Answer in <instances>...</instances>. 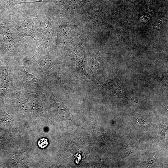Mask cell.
Segmentation results:
<instances>
[{"label": "cell", "instance_id": "obj_1", "mask_svg": "<svg viewBox=\"0 0 168 168\" xmlns=\"http://www.w3.org/2000/svg\"><path fill=\"white\" fill-rule=\"evenodd\" d=\"M9 75L10 82L21 90L25 96L33 93L40 96L48 92L42 88L37 78L26 70L22 62L11 61Z\"/></svg>", "mask_w": 168, "mask_h": 168}, {"label": "cell", "instance_id": "obj_2", "mask_svg": "<svg viewBox=\"0 0 168 168\" xmlns=\"http://www.w3.org/2000/svg\"><path fill=\"white\" fill-rule=\"evenodd\" d=\"M35 54L28 60H23V65L26 71L33 74L40 83L45 80L54 81L56 79V71L48 51L36 44Z\"/></svg>", "mask_w": 168, "mask_h": 168}, {"label": "cell", "instance_id": "obj_3", "mask_svg": "<svg viewBox=\"0 0 168 168\" xmlns=\"http://www.w3.org/2000/svg\"><path fill=\"white\" fill-rule=\"evenodd\" d=\"M10 63L6 58H0V97L4 103L10 82L9 75Z\"/></svg>", "mask_w": 168, "mask_h": 168}, {"label": "cell", "instance_id": "obj_4", "mask_svg": "<svg viewBox=\"0 0 168 168\" xmlns=\"http://www.w3.org/2000/svg\"><path fill=\"white\" fill-rule=\"evenodd\" d=\"M64 3L67 12L70 13L74 12L76 8V5L74 0H64Z\"/></svg>", "mask_w": 168, "mask_h": 168}, {"label": "cell", "instance_id": "obj_5", "mask_svg": "<svg viewBox=\"0 0 168 168\" xmlns=\"http://www.w3.org/2000/svg\"><path fill=\"white\" fill-rule=\"evenodd\" d=\"M48 144L47 139L45 138H41L38 142L39 146L42 148L45 147Z\"/></svg>", "mask_w": 168, "mask_h": 168}, {"label": "cell", "instance_id": "obj_6", "mask_svg": "<svg viewBox=\"0 0 168 168\" xmlns=\"http://www.w3.org/2000/svg\"><path fill=\"white\" fill-rule=\"evenodd\" d=\"M9 23L8 20H5L0 23V30L2 29L7 27Z\"/></svg>", "mask_w": 168, "mask_h": 168}, {"label": "cell", "instance_id": "obj_7", "mask_svg": "<svg viewBox=\"0 0 168 168\" xmlns=\"http://www.w3.org/2000/svg\"><path fill=\"white\" fill-rule=\"evenodd\" d=\"M15 2L17 3H25L26 1L29 0H15Z\"/></svg>", "mask_w": 168, "mask_h": 168}, {"label": "cell", "instance_id": "obj_8", "mask_svg": "<svg viewBox=\"0 0 168 168\" xmlns=\"http://www.w3.org/2000/svg\"><path fill=\"white\" fill-rule=\"evenodd\" d=\"M2 57V55L0 49V58Z\"/></svg>", "mask_w": 168, "mask_h": 168}]
</instances>
